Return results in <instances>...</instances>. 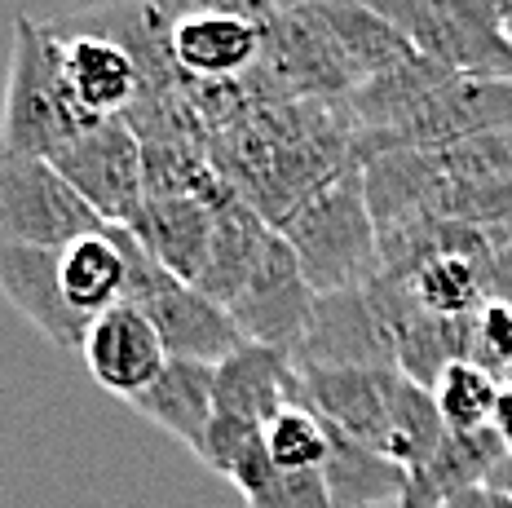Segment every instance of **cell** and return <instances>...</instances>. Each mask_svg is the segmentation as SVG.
I'll return each mask as SVG.
<instances>
[{
  "label": "cell",
  "instance_id": "obj_1",
  "mask_svg": "<svg viewBox=\"0 0 512 508\" xmlns=\"http://www.w3.org/2000/svg\"><path fill=\"white\" fill-rule=\"evenodd\" d=\"M301 376L309 407L345 438L380 451L384 460L415 473L442 447L446 420L433 389L415 385L398 367H327Z\"/></svg>",
  "mask_w": 512,
  "mask_h": 508
},
{
  "label": "cell",
  "instance_id": "obj_2",
  "mask_svg": "<svg viewBox=\"0 0 512 508\" xmlns=\"http://www.w3.org/2000/svg\"><path fill=\"white\" fill-rule=\"evenodd\" d=\"M93 124H102V120H93L80 107L76 89L67 80L58 36L49 31V23L18 14L5 102H0V155L53 160L62 146H71Z\"/></svg>",
  "mask_w": 512,
  "mask_h": 508
},
{
  "label": "cell",
  "instance_id": "obj_3",
  "mask_svg": "<svg viewBox=\"0 0 512 508\" xmlns=\"http://www.w3.org/2000/svg\"><path fill=\"white\" fill-rule=\"evenodd\" d=\"M279 235L292 243L305 279L318 296L367 288L384 274L380 226L367 199L362 164L345 168L336 182H327L318 195H309L301 208L279 226Z\"/></svg>",
  "mask_w": 512,
  "mask_h": 508
},
{
  "label": "cell",
  "instance_id": "obj_4",
  "mask_svg": "<svg viewBox=\"0 0 512 508\" xmlns=\"http://www.w3.org/2000/svg\"><path fill=\"white\" fill-rule=\"evenodd\" d=\"M389 18L420 58L468 80H512L504 0H354Z\"/></svg>",
  "mask_w": 512,
  "mask_h": 508
},
{
  "label": "cell",
  "instance_id": "obj_5",
  "mask_svg": "<svg viewBox=\"0 0 512 508\" xmlns=\"http://www.w3.org/2000/svg\"><path fill=\"white\" fill-rule=\"evenodd\" d=\"M133 235V230H128ZM124 305L142 310L164 341L168 358H190V363H226L234 349L248 345L243 327L234 323L226 305H217L204 288L168 274L142 243H128V292Z\"/></svg>",
  "mask_w": 512,
  "mask_h": 508
},
{
  "label": "cell",
  "instance_id": "obj_6",
  "mask_svg": "<svg viewBox=\"0 0 512 508\" xmlns=\"http://www.w3.org/2000/svg\"><path fill=\"white\" fill-rule=\"evenodd\" d=\"M270 0H173V58L190 84H230L261 67Z\"/></svg>",
  "mask_w": 512,
  "mask_h": 508
},
{
  "label": "cell",
  "instance_id": "obj_7",
  "mask_svg": "<svg viewBox=\"0 0 512 508\" xmlns=\"http://www.w3.org/2000/svg\"><path fill=\"white\" fill-rule=\"evenodd\" d=\"M106 221L67 186L49 160L0 155V243L67 248Z\"/></svg>",
  "mask_w": 512,
  "mask_h": 508
},
{
  "label": "cell",
  "instance_id": "obj_8",
  "mask_svg": "<svg viewBox=\"0 0 512 508\" xmlns=\"http://www.w3.org/2000/svg\"><path fill=\"white\" fill-rule=\"evenodd\" d=\"M106 226H128L146 204L142 142L128 120H102L49 160Z\"/></svg>",
  "mask_w": 512,
  "mask_h": 508
},
{
  "label": "cell",
  "instance_id": "obj_9",
  "mask_svg": "<svg viewBox=\"0 0 512 508\" xmlns=\"http://www.w3.org/2000/svg\"><path fill=\"white\" fill-rule=\"evenodd\" d=\"M318 310V292L305 279L301 261H296L292 243L283 235L270 239L261 266L248 279V288L234 296L230 314L243 327V336L256 345H279L292 349L309 332V319Z\"/></svg>",
  "mask_w": 512,
  "mask_h": 508
},
{
  "label": "cell",
  "instance_id": "obj_10",
  "mask_svg": "<svg viewBox=\"0 0 512 508\" xmlns=\"http://www.w3.org/2000/svg\"><path fill=\"white\" fill-rule=\"evenodd\" d=\"M0 296L23 319L62 349H80L89 336V319L76 314L62 288V248L36 243H0Z\"/></svg>",
  "mask_w": 512,
  "mask_h": 508
},
{
  "label": "cell",
  "instance_id": "obj_11",
  "mask_svg": "<svg viewBox=\"0 0 512 508\" xmlns=\"http://www.w3.org/2000/svg\"><path fill=\"white\" fill-rule=\"evenodd\" d=\"M80 358L106 394L124 402H133L146 385H155L159 372L168 367V349L159 341V332L133 305H115L102 319H93L89 336L80 345Z\"/></svg>",
  "mask_w": 512,
  "mask_h": 508
},
{
  "label": "cell",
  "instance_id": "obj_12",
  "mask_svg": "<svg viewBox=\"0 0 512 508\" xmlns=\"http://www.w3.org/2000/svg\"><path fill=\"white\" fill-rule=\"evenodd\" d=\"M49 31L62 45V62H67V80L76 89L80 107L93 120H124L133 102L142 98V71L128 58L124 45L93 27H80L76 18L49 23Z\"/></svg>",
  "mask_w": 512,
  "mask_h": 508
},
{
  "label": "cell",
  "instance_id": "obj_13",
  "mask_svg": "<svg viewBox=\"0 0 512 508\" xmlns=\"http://www.w3.org/2000/svg\"><path fill=\"white\" fill-rule=\"evenodd\" d=\"M296 402H305V376L292 349L248 341L226 363H217V416H234L265 429L279 411L296 407Z\"/></svg>",
  "mask_w": 512,
  "mask_h": 508
},
{
  "label": "cell",
  "instance_id": "obj_14",
  "mask_svg": "<svg viewBox=\"0 0 512 508\" xmlns=\"http://www.w3.org/2000/svg\"><path fill=\"white\" fill-rule=\"evenodd\" d=\"M274 235L279 230L226 182V190L212 199V248H208V266L199 274L195 288H204L212 301L230 310L234 296L248 288V279L261 266Z\"/></svg>",
  "mask_w": 512,
  "mask_h": 508
},
{
  "label": "cell",
  "instance_id": "obj_15",
  "mask_svg": "<svg viewBox=\"0 0 512 508\" xmlns=\"http://www.w3.org/2000/svg\"><path fill=\"white\" fill-rule=\"evenodd\" d=\"M133 239L186 283H199L212 248V199L199 195H146L137 217L128 221Z\"/></svg>",
  "mask_w": 512,
  "mask_h": 508
},
{
  "label": "cell",
  "instance_id": "obj_16",
  "mask_svg": "<svg viewBox=\"0 0 512 508\" xmlns=\"http://www.w3.org/2000/svg\"><path fill=\"white\" fill-rule=\"evenodd\" d=\"M128 407L164 433H173L181 447L204 455L212 416H217V367L190 363V358H168V367L159 372L155 385H146Z\"/></svg>",
  "mask_w": 512,
  "mask_h": 508
},
{
  "label": "cell",
  "instance_id": "obj_17",
  "mask_svg": "<svg viewBox=\"0 0 512 508\" xmlns=\"http://www.w3.org/2000/svg\"><path fill=\"white\" fill-rule=\"evenodd\" d=\"M128 226H102L62 248V288L84 319H102L128 292Z\"/></svg>",
  "mask_w": 512,
  "mask_h": 508
},
{
  "label": "cell",
  "instance_id": "obj_18",
  "mask_svg": "<svg viewBox=\"0 0 512 508\" xmlns=\"http://www.w3.org/2000/svg\"><path fill=\"white\" fill-rule=\"evenodd\" d=\"M504 455H508V447L499 442L495 429H477V433L446 429V438H442V447L433 451V460L411 473L402 508H446L451 495L490 482V473H495V464L504 460Z\"/></svg>",
  "mask_w": 512,
  "mask_h": 508
},
{
  "label": "cell",
  "instance_id": "obj_19",
  "mask_svg": "<svg viewBox=\"0 0 512 508\" xmlns=\"http://www.w3.org/2000/svg\"><path fill=\"white\" fill-rule=\"evenodd\" d=\"M323 473H327V491H332L336 508L398 504L402 495H407V482H411V469L384 460L380 451L345 438L340 429H332V460H327Z\"/></svg>",
  "mask_w": 512,
  "mask_h": 508
},
{
  "label": "cell",
  "instance_id": "obj_20",
  "mask_svg": "<svg viewBox=\"0 0 512 508\" xmlns=\"http://www.w3.org/2000/svg\"><path fill=\"white\" fill-rule=\"evenodd\" d=\"M226 482L243 495L248 508H336L323 469L309 473L279 469L270 460V451H265V438L226 473Z\"/></svg>",
  "mask_w": 512,
  "mask_h": 508
},
{
  "label": "cell",
  "instance_id": "obj_21",
  "mask_svg": "<svg viewBox=\"0 0 512 508\" xmlns=\"http://www.w3.org/2000/svg\"><path fill=\"white\" fill-rule=\"evenodd\" d=\"M499 389H504V380L495 372H486L473 358H460V363H451L437 376L433 398L451 433H477V429H490V420H495Z\"/></svg>",
  "mask_w": 512,
  "mask_h": 508
},
{
  "label": "cell",
  "instance_id": "obj_22",
  "mask_svg": "<svg viewBox=\"0 0 512 508\" xmlns=\"http://www.w3.org/2000/svg\"><path fill=\"white\" fill-rule=\"evenodd\" d=\"M265 451L279 469L309 473V469H327L332 460V425L318 416L309 402L279 411V416L265 425Z\"/></svg>",
  "mask_w": 512,
  "mask_h": 508
},
{
  "label": "cell",
  "instance_id": "obj_23",
  "mask_svg": "<svg viewBox=\"0 0 512 508\" xmlns=\"http://www.w3.org/2000/svg\"><path fill=\"white\" fill-rule=\"evenodd\" d=\"M473 363L495 376L512 367V301H486L473 314Z\"/></svg>",
  "mask_w": 512,
  "mask_h": 508
},
{
  "label": "cell",
  "instance_id": "obj_24",
  "mask_svg": "<svg viewBox=\"0 0 512 508\" xmlns=\"http://www.w3.org/2000/svg\"><path fill=\"white\" fill-rule=\"evenodd\" d=\"M446 508H512V495H504V491H495L490 482H482V486H468V491L451 495Z\"/></svg>",
  "mask_w": 512,
  "mask_h": 508
},
{
  "label": "cell",
  "instance_id": "obj_25",
  "mask_svg": "<svg viewBox=\"0 0 512 508\" xmlns=\"http://www.w3.org/2000/svg\"><path fill=\"white\" fill-rule=\"evenodd\" d=\"M490 429H495L499 442L512 451V389H499V407H495V420H490Z\"/></svg>",
  "mask_w": 512,
  "mask_h": 508
},
{
  "label": "cell",
  "instance_id": "obj_26",
  "mask_svg": "<svg viewBox=\"0 0 512 508\" xmlns=\"http://www.w3.org/2000/svg\"><path fill=\"white\" fill-rule=\"evenodd\" d=\"M490 486H495V491H504V495H512V451L495 464V473H490Z\"/></svg>",
  "mask_w": 512,
  "mask_h": 508
},
{
  "label": "cell",
  "instance_id": "obj_27",
  "mask_svg": "<svg viewBox=\"0 0 512 508\" xmlns=\"http://www.w3.org/2000/svg\"><path fill=\"white\" fill-rule=\"evenodd\" d=\"M504 31H508V40H512V0H504Z\"/></svg>",
  "mask_w": 512,
  "mask_h": 508
},
{
  "label": "cell",
  "instance_id": "obj_28",
  "mask_svg": "<svg viewBox=\"0 0 512 508\" xmlns=\"http://www.w3.org/2000/svg\"><path fill=\"white\" fill-rule=\"evenodd\" d=\"M380 508H402V500H398V504H380Z\"/></svg>",
  "mask_w": 512,
  "mask_h": 508
}]
</instances>
